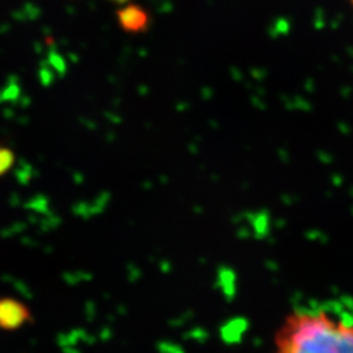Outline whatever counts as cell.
<instances>
[{
    "label": "cell",
    "instance_id": "3957f363",
    "mask_svg": "<svg viewBox=\"0 0 353 353\" xmlns=\"http://www.w3.org/2000/svg\"><path fill=\"white\" fill-rule=\"evenodd\" d=\"M14 163V154L11 150L0 147V176L8 173Z\"/></svg>",
    "mask_w": 353,
    "mask_h": 353
},
{
    "label": "cell",
    "instance_id": "7a4b0ae2",
    "mask_svg": "<svg viewBox=\"0 0 353 353\" xmlns=\"http://www.w3.org/2000/svg\"><path fill=\"white\" fill-rule=\"evenodd\" d=\"M122 28L128 32H139L147 26V13L139 7L128 6L118 12Z\"/></svg>",
    "mask_w": 353,
    "mask_h": 353
},
{
    "label": "cell",
    "instance_id": "6da1fadb",
    "mask_svg": "<svg viewBox=\"0 0 353 353\" xmlns=\"http://www.w3.org/2000/svg\"><path fill=\"white\" fill-rule=\"evenodd\" d=\"M274 341L275 353H353V325L326 312H293Z\"/></svg>",
    "mask_w": 353,
    "mask_h": 353
}]
</instances>
